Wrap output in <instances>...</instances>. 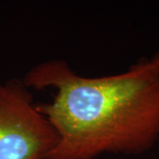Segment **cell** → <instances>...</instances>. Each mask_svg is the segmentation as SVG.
Returning <instances> with one entry per match:
<instances>
[{"label":"cell","mask_w":159,"mask_h":159,"mask_svg":"<svg viewBox=\"0 0 159 159\" xmlns=\"http://www.w3.org/2000/svg\"><path fill=\"white\" fill-rule=\"evenodd\" d=\"M57 142L23 80L0 81V159H47Z\"/></svg>","instance_id":"obj_2"},{"label":"cell","mask_w":159,"mask_h":159,"mask_svg":"<svg viewBox=\"0 0 159 159\" xmlns=\"http://www.w3.org/2000/svg\"><path fill=\"white\" fill-rule=\"evenodd\" d=\"M148 61L150 63L152 69H153V71L157 75V77L159 80V52L156 53L150 59H148Z\"/></svg>","instance_id":"obj_3"},{"label":"cell","mask_w":159,"mask_h":159,"mask_svg":"<svg viewBox=\"0 0 159 159\" xmlns=\"http://www.w3.org/2000/svg\"><path fill=\"white\" fill-rule=\"evenodd\" d=\"M22 80L29 89L55 90L51 102L36 103L58 137L47 159L140 154L159 141V80L148 59L97 78L80 76L66 61L49 60Z\"/></svg>","instance_id":"obj_1"}]
</instances>
